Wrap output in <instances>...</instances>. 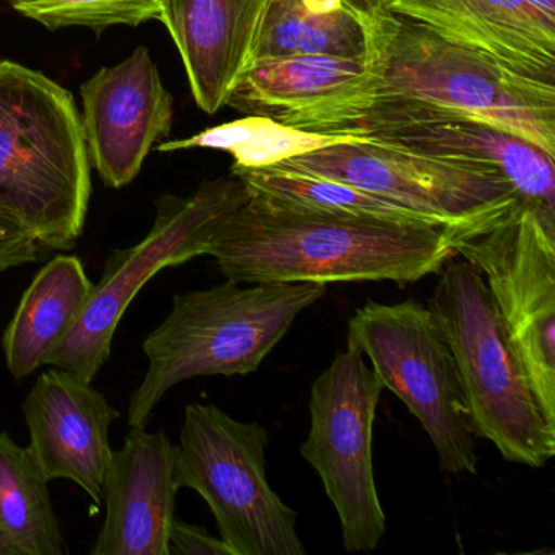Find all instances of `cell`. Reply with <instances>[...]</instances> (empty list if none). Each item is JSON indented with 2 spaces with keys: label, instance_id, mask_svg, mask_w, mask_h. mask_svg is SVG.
Instances as JSON below:
<instances>
[{
  "label": "cell",
  "instance_id": "603a6c76",
  "mask_svg": "<svg viewBox=\"0 0 555 555\" xmlns=\"http://www.w3.org/2000/svg\"><path fill=\"white\" fill-rule=\"evenodd\" d=\"M365 138L340 134H317L291 128L264 116H246L238 121L206 129L181 141L162 142L157 151L175 152L188 149H214L232 155L233 167L262 168L297 155L308 154L330 145L365 142Z\"/></svg>",
  "mask_w": 555,
  "mask_h": 555
},
{
  "label": "cell",
  "instance_id": "d6986e66",
  "mask_svg": "<svg viewBox=\"0 0 555 555\" xmlns=\"http://www.w3.org/2000/svg\"><path fill=\"white\" fill-rule=\"evenodd\" d=\"M93 287L95 282L77 256H56L38 271L2 334L5 365L15 379L50 365L89 304Z\"/></svg>",
  "mask_w": 555,
  "mask_h": 555
},
{
  "label": "cell",
  "instance_id": "83f0119b",
  "mask_svg": "<svg viewBox=\"0 0 555 555\" xmlns=\"http://www.w3.org/2000/svg\"><path fill=\"white\" fill-rule=\"evenodd\" d=\"M528 2H531L542 14L555 18V0H528Z\"/></svg>",
  "mask_w": 555,
  "mask_h": 555
},
{
  "label": "cell",
  "instance_id": "484cf974",
  "mask_svg": "<svg viewBox=\"0 0 555 555\" xmlns=\"http://www.w3.org/2000/svg\"><path fill=\"white\" fill-rule=\"evenodd\" d=\"M170 555H235L206 528L175 519L170 531Z\"/></svg>",
  "mask_w": 555,
  "mask_h": 555
},
{
  "label": "cell",
  "instance_id": "cb8c5ba5",
  "mask_svg": "<svg viewBox=\"0 0 555 555\" xmlns=\"http://www.w3.org/2000/svg\"><path fill=\"white\" fill-rule=\"evenodd\" d=\"M25 17L50 30L86 27L102 31L115 25L139 27L158 21V0H8Z\"/></svg>",
  "mask_w": 555,
  "mask_h": 555
},
{
  "label": "cell",
  "instance_id": "ac0fdd59",
  "mask_svg": "<svg viewBox=\"0 0 555 555\" xmlns=\"http://www.w3.org/2000/svg\"><path fill=\"white\" fill-rule=\"evenodd\" d=\"M369 76L365 61L324 54L264 57L243 70L225 106L285 122L326 103L350 99Z\"/></svg>",
  "mask_w": 555,
  "mask_h": 555
},
{
  "label": "cell",
  "instance_id": "52a82bcc",
  "mask_svg": "<svg viewBox=\"0 0 555 555\" xmlns=\"http://www.w3.org/2000/svg\"><path fill=\"white\" fill-rule=\"evenodd\" d=\"M347 347L372 362L385 389L421 422L441 470L453 476L477 474V437L456 360L428 305L366 301L350 318Z\"/></svg>",
  "mask_w": 555,
  "mask_h": 555
},
{
  "label": "cell",
  "instance_id": "8fae6325",
  "mask_svg": "<svg viewBox=\"0 0 555 555\" xmlns=\"http://www.w3.org/2000/svg\"><path fill=\"white\" fill-rule=\"evenodd\" d=\"M454 249L482 274L535 399L555 425V222L518 204L490 232Z\"/></svg>",
  "mask_w": 555,
  "mask_h": 555
},
{
  "label": "cell",
  "instance_id": "6da1fadb",
  "mask_svg": "<svg viewBox=\"0 0 555 555\" xmlns=\"http://www.w3.org/2000/svg\"><path fill=\"white\" fill-rule=\"evenodd\" d=\"M365 82L350 99L285 126L365 138L414 122L470 119L519 135L555 157V83L529 79L388 9L366 12Z\"/></svg>",
  "mask_w": 555,
  "mask_h": 555
},
{
  "label": "cell",
  "instance_id": "ffe728a7",
  "mask_svg": "<svg viewBox=\"0 0 555 555\" xmlns=\"http://www.w3.org/2000/svg\"><path fill=\"white\" fill-rule=\"evenodd\" d=\"M366 12L350 0H271L251 61L301 54L365 61Z\"/></svg>",
  "mask_w": 555,
  "mask_h": 555
},
{
  "label": "cell",
  "instance_id": "30bf717a",
  "mask_svg": "<svg viewBox=\"0 0 555 555\" xmlns=\"http://www.w3.org/2000/svg\"><path fill=\"white\" fill-rule=\"evenodd\" d=\"M383 389L363 353L352 347L337 353L311 386V425L300 453L321 477L349 552L375 551L386 532L372 456Z\"/></svg>",
  "mask_w": 555,
  "mask_h": 555
},
{
  "label": "cell",
  "instance_id": "9c48e42d",
  "mask_svg": "<svg viewBox=\"0 0 555 555\" xmlns=\"http://www.w3.org/2000/svg\"><path fill=\"white\" fill-rule=\"evenodd\" d=\"M278 167L343 181L440 223L454 246L499 225L518 197L500 171L383 142H346L279 162Z\"/></svg>",
  "mask_w": 555,
  "mask_h": 555
},
{
  "label": "cell",
  "instance_id": "277c9868",
  "mask_svg": "<svg viewBox=\"0 0 555 555\" xmlns=\"http://www.w3.org/2000/svg\"><path fill=\"white\" fill-rule=\"evenodd\" d=\"M326 285L238 284L175 295L170 313L147 334V372L129 399V427H147L158 402L199 376H246L284 339Z\"/></svg>",
  "mask_w": 555,
  "mask_h": 555
},
{
  "label": "cell",
  "instance_id": "7402d4cb",
  "mask_svg": "<svg viewBox=\"0 0 555 555\" xmlns=\"http://www.w3.org/2000/svg\"><path fill=\"white\" fill-rule=\"evenodd\" d=\"M230 173L238 177L253 196L264 197L291 209L343 219L443 229L440 223L411 207L343 181L288 170L278 165L262 168L232 167Z\"/></svg>",
  "mask_w": 555,
  "mask_h": 555
},
{
  "label": "cell",
  "instance_id": "e0dca14e",
  "mask_svg": "<svg viewBox=\"0 0 555 555\" xmlns=\"http://www.w3.org/2000/svg\"><path fill=\"white\" fill-rule=\"evenodd\" d=\"M365 139L495 168L512 184L519 206L555 222V157L519 135L486 122L451 119L379 129Z\"/></svg>",
  "mask_w": 555,
  "mask_h": 555
},
{
  "label": "cell",
  "instance_id": "44dd1931",
  "mask_svg": "<svg viewBox=\"0 0 555 555\" xmlns=\"http://www.w3.org/2000/svg\"><path fill=\"white\" fill-rule=\"evenodd\" d=\"M44 477L28 448L0 431V555H66Z\"/></svg>",
  "mask_w": 555,
  "mask_h": 555
},
{
  "label": "cell",
  "instance_id": "ba28073f",
  "mask_svg": "<svg viewBox=\"0 0 555 555\" xmlns=\"http://www.w3.org/2000/svg\"><path fill=\"white\" fill-rule=\"evenodd\" d=\"M248 199V188L232 173L204 181L190 197L162 196L149 235L106 259L89 304L50 365L93 383L108 362L116 330L139 292L164 269L207 256L220 223Z\"/></svg>",
  "mask_w": 555,
  "mask_h": 555
},
{
  "label": "cell",
  "instance_id": "4316f807",
  "mask_svg": "<svg viewBox=\"0 0 555 555\" xmlns=\"http://www.w3.org/2000/svg\"><path fill=\"white\" fill-rule=\"evenodd\" d=\"M350 2L362 11H376V9L386 8L388 4V0H350Z\"/></svg>",
  "mask_w": 555,
  "mask_h": 555
},
{
  "label": "cell",
  "instance_id": "2e32d148",
  "mask_svg": "<svg viewBox=\"0 0 555 555\" xmlns=\"http://www.w3.org/2000/svg\"><path fill=\"white\" fill-rule=\"evenodd\" d=\"M385 9L521 76L555 83V18L528 0H388Z\"/></svg>",
  "mask_w": 555,
  "mask_h": 555
},
{
  "label": "cell",
  "instance_id": "7a4b0ae2",
  "mask_svg": "<svg viewBox=\"0 0 555 555\" xmlns=\"http://www.w3.org/2000/svg\"><path fill=\"white\" fill-rule=\"evenodd\" d=\"M207 256L238 284H414L456 255L443 229L343 219L253 196L230 214Z\"/></svg>",
  "mask_w": 555,
  "mask_h": 555
},
{
  "label": "cell",
  "instance_id": "4fadbf2b",
  "mask_svg": "<svg viewBox=\"0 0 555 555\" xmlns=\"http://www.w3.org/2000/svg\"><path fill=\"white\" fill-rule=\"evenodd\" d=\"M22 412L30 434L28 450L44 477L73 480L99 509L113 454L109 430L121 412L93 383L57 366L38 376Z\"/></svg>",
  "mask_w": 555,
  "mask_h": 555
},
{
  "label": "cell",
  "instance_id": "3957f363",
  "mask_svg": "<svg viewBox=\"0 0 555 555\" xmlns=\"http://www.w3.org/2000/svg\"><path fill=\"white\" fill-rule=\"evenodd\" d=\"M90 160L73 93L0 61V214L44 251H69L86 227Z\"/></svg>",
  "mask_w": 555,
  "mask_h": 555
},
{
  "label": "cell",
  "instance_id": "5bb4252c",
  "mask_svg": "<svg viewBox=\"0 0 555 555\" xmlns=\"http://www.w3.org/2000/svg\"><path fill=\"white\" fill-rule=\"evenodd\" d=\"M180 489L177 444L164 431L131 427L103 479L106 515L90 554L170 555Z\"/></svg>",
  "mask_w": 555,
  "mask_h": 555
},
{
  "label": "cell",
  "instance_id": "9a60e30c",
  "mask_svg": "<svg viewBox=\"0 0 555 555\" xmlns=\"http://www.w3.org/2000/svg\"><path fill=\"white\" fill-rule=\"evenodd\" d=\"M271 0H158L165 25L190 80L197 106L214 115L225 106Z\"/></svg>",
  "mask_w": 555,
  "mask_h": 555
},
{
  "label": "cell",
  "instance_id": "d4e9b609",
  "mask_svg": "<svg viewBox=\"0 0 555 555\" xmlns=\"http://www.w3.org/2000/svg\"><path fill=\"white\" fill-rule=\"evenodd\" d=\"M43 251L27 230L0 214V272L35 264Z\"/></svg>",
  "mask_w": 555,
  "mask_h": 555
},
{
  "label": "cell",
  "instance_id": "8992f818",
  "mask_svg": "<svg viewBox=\"0 0 555 555\" xmlns=\"http://www.w3.org/2000/svg\"><path fill=\"white\" fill-rule=\"evenodd\" d=\"M268 430L240 422L214 404L184 408L177 444V479L212 512L219 538L235 555H305L297 512L269 486Z\"/></svg>",
  "mask_w": 555,
  "mask_h": 555
},
{
  "label": "cell",
  "instance_id": "5b68a950",
  "mask_svg": "<svg viewBox=\"0 0 555 555\" xmlns=\"http://www.w3.org/2000/svg\"><path fill=\"white\" fill-rule=\"evenodd\" d=\"M428 307L453 350L476 437L492 441L509 463L545 466L555 454V425L535 399L482 274L454 256L438 272Z\"/></svg>",
  "mask_w": 555,
  "mask_h": 555
},
{
  "label": "cell",
  "instance_id": "7c38bea8",
  "mask_svg": "<svg viewBox=\"0 0 555 555\" xmlns=\"http://www.w3.org/2000/svg\"><path fill=\"white\" fill-rule=\"evenodd\" d=\"M80 93L89 160L106 186L121 190L135 180L152 147L171 134L173 96L145 47L103 67Z\"/></svg>",
  "mask_w": 555,
  "mask_h": 555
}]
</instances>
